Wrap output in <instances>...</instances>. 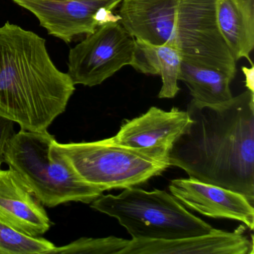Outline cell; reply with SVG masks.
Instances as JSON below:
<instances>
[{
    "label": "cell",
    "mask_w": 254,
    "mask_h": 254,
    "mask_svg": "<svg viewBox=\"0 0 254 254\" xmlns=\"http://www.w3.org/2000/svg\"><path fill=\"white\" fill-rule=\"evenodd\" d=\"M75 86L53 63L44 38L8 21L0 27V115L22 130L45 131Z\"/></svg>",
    "instance_id": "obj_2"
},
{
    "label": "cell",
    "mask_w": 254,
    "mask_h": 254,
    "mask_svg": "<svg viewBox=\"0 0 254 254\" xmlns=\"http://www.w3.org/2000/svg\"><path fill=\"white\" fill-rule=\"evenodd\" d=\"M50 150L62 157L83 181L104 191L140 185L170 166L142 151L118 145L111 137L66 144L55 139Z\"/></svg>",
    "instance_id": "obj_5"
},
{
    "label": "cell",
    "mask_w": 254,
    "mask_h": 254,
    "mask_svg": "<svg viewBox=\"0 0 254 254\" xmlns=\"http://www.w3.org/2000/svg\"><path fill=\"white\" fill-rule=\"evenodd\" d=\"M169 188L180 203L192 210L212 218L241 221L254 230V204L243 194L190 178L172 180Z\"/></svg>",
    "instance_id": "obj_10"
},
{
    "label": "cell",
    "mask_w": 254,
    "mask_h": 254,
    "mask_svg": "<svg viewBox=\"0 0 254 254\" xmlns=\"http://www.w3.org/2000/svg\"><path fill=\"white\" fill-rule=\"evenodd\" d=\"M14 124L15 123L12 120L0 115V169L5 163V151L8 142L16 133Z\"/></svg>",
    "instance_id": "obj_19"
},
{
    "label": "cell",
    "mask_w": 254,
    "mask_h": 254,
    "mask_svg": "<svg viewBox=\"0 0 254 254\" xmlns=\"http://www.w3.org/2000/svg\"><path fill=\"white\" fill-rule=\"evenodd\" d=\"M55 248L41 236H29L0 221V254H49Z\"/></svg>",
    "instance_id": "obj_17"
},
{
    "label": "cell",
    "mask_w": 254,
    "mask_h": 254,
    "mask_svg": "<svg viewBox=\"0 0 254 254\" xmlns=\"http://www.w3.org/2000/svg\"><path fill=\"white\" fill-rule=\"evenodd\" d=\"M234 78L225 72L211 68L181 62L178 81L188 87L194 103L200 105H221L233 97L230 84Z\"/></svg>",
    "instance_id": "obj_16"
},
{
    "label": "cell",
    "mask_w": 254,
    "mask_h": 254,
    "mask_svg": "<svg viewBox=\"0 0 254 254\" xmlns=\"http://www.w3.org/2000/svg\"><path fill=\"white\" fill-rule=\"evenodd\" d=\"M217 0H180L175 47L182 61L236 76L233 59L218 27Z\"/></svg>",
    "instance_id": "obj_6"
},
{
    "label": "cell",
    "mask_w": 254,
    "mask_h": 254,
    "mask_svg": "<svg viewBox=\"0 0 254 254\" xmlns=\"http://www.w3.org/2000/svg\"><path fill=\"white\" fill-rule=\"evenodd\" d=\"M0 221L29 236L45 234L52 223L41 200L13 169H0Z\"/></svg>",
    "instance_id": "obj_12"
},
{
    "label": "cell",
    "mask_w": 254,
    "mask_h": 254,
    "mask_svg": "<svg viewBox=\"0 0 254 254\" xmlns=\"http://www.w3.org/2000/svg\"><path fill=\"white\" fill-rule=\"evenodd\" d=\"M130 240L108 236L105 238L82 237L65 246L56 247L49 254H122Z\"/></svg>",
    "instance_id": "obj_18"
},
{
    "label": "cell",
    "mask_w": 254,
    "mask_h": 254,
    "mask_svg": "<svg viewBox=\"0 0 254 254\" xmlns=\"http://www.w3.org/2000/svg\"><path fill=\"white\" fill-rule=\"evenodd\" d=\"M91 207L118 220L138 240L183 239L207 234L212 229L164 190L129 187L118 195L102 194Z\"/></svg>",
    "instance_id": "obj_4"
},
{
    "label": "cell",
    "mask_w": 254,
    "mask_h": 254,
    "mask_svg": "<svg viewBox=\"0 0 254 254\" xmlns=\"http://www.w3.org/2000/svg\"><path fill=\"white\" fill-rule=\"evenodd\" d=\"M55 139L48 130L21 129L8 142L5 163L20 175L44 206L55 207L69 202L94 201L105 191L83 181L50 150Z\"/></svg>",
    "instance_id": "obj_3"
},
{
    "label": "cell",
    "mask_w": 254,
    "mask_h": 254,
    "mask_svg": "<svg viewBox=\"0 0 254 254\" xmlns=\"http://www.w3.org/2000/svg\"><path fill=\"white\" fill-rule=\"evenodd\" d=\"M179 2L180 0H123L118 14L120 23L135 40L151 45L175 47Z\"/></svg>",
    "instance_id": "obj_11"
},
{
    "label": "cell",
    "mask_w": 254,
    "mask_h": 254,
    "mask_svg": "<svg viewBox=\"0 0 254 254\" xmlns=\"http://www.w3.org/2000/svg\"><path fill=\"white\" fill-rule=\"evenodd\" d=\"M245 227L233 233L212 228L207 234L172 240H130L122 254H253Z\"/></svg>",
    "instance_id": "obj_13"
},
{
    "label": "cell",
    "mask_w": 254,
    "mask_h": 254,
    "mask_svg": "<svg viewBox=\"0 0 254 254\" xmlns=\"http://www.w3.org/2000/svg\"><path fill=\"white\" fill-rule=\"evenodd\" d=\"M191 123L174 144L169 164L190 179L254 200V93L247 90L221 105L190 102Z\"/></svg>",
    "instance_id": "obj_1"
},
{
    "label": "cell",
    "mask_w": 254,
    "mask_h": 254,
    "mask_svg": "<svg viewBox=\"0 0 254 254\" xmlns=\"http://www.w3.org/2000/svg\"><path fill=\"white\" fill-rule=\"evenodd\" d=\"M123 0H13L32 13L52 36L66 44L99 26L120 21L114 11Z\"/></svg>",
    "instance_id": "obj_8"
},
{
    "label": "cell",
    "mask_w": 254,
    "mask_h": 254,
    "mask_svg": "<svg viewBox=\"0 0 254 254\" xmlns=\"http://www.w3.org/2000/svg\"><path fill=\"white\" fill-rule=\"evenodd\" d=\"M216 17L221 35L236 62L249 61L254 49V0H217Z\"/></svg>",
    "instance_id": "obj_14"
},
{
    "label": "cell",
    "mask_w": 254,
    "mask_h": 254,
    "mask_svg": "<svg viewBox=\"0 0 254 254\" xmlns=\"http://www.w3.org/2000/svg\"><path fill=\"white\" fill-rule=\"evenodd\" d=\"M134 48V38L120 21L105 23L69 50L67 74L75 85H99L130 66Z\"/></svg>",
    "instance_id": "obj_7"
},
{
    "label": "cell",
    "mask_w": 254,
    "mask_h": 254,
    "mask_svg": "<svg viewBox=\"0 0 254 254\" xmlns=\"http://www.w3.org/2000/svg\"><path fill=\"white\" fill-rule=\"evenodd\" d=\"M190 123L187 111L177 108L166 111L151 107L143 115L124 123L111 139L118 145L169 164L171 150Z\"/></svg>",
    "instance_id": "obj_9"
},
{
    "label": "cell",
    "mask_w": 254,
    "mask_h": 254,
    "mask_svg": "<svg viewBox=\"0 0 254 254\" xmlns=\"http://www.w3.org/2000/svg\"><path fill=\"white\" fill-rule=\"evenodd\" d=\"M182 57L176 47L155 46L135 40L133 59L130 66L145 75H160L162 78L160 99H173L180 91L178 74Z\"/></svg>",
    "instance_id": "obj_15"
},
{
    "label": "cell",
    "mask_w": 254,
    "mask_h": 254,
    "mask_svg": "<svg viewBox=\"0 0 254 254\" xmlns=\"http://www.w3.org/2000/svg\"><path fill=\"white\" fill-rule=\"evenodd\" d=\"M245 76V83H246V87H248V90L254 93V64L251 65V68L245 67L243 66L242 68Z\"/></svg>",
    "instance_id": "obj_20"
}]
</instances>
